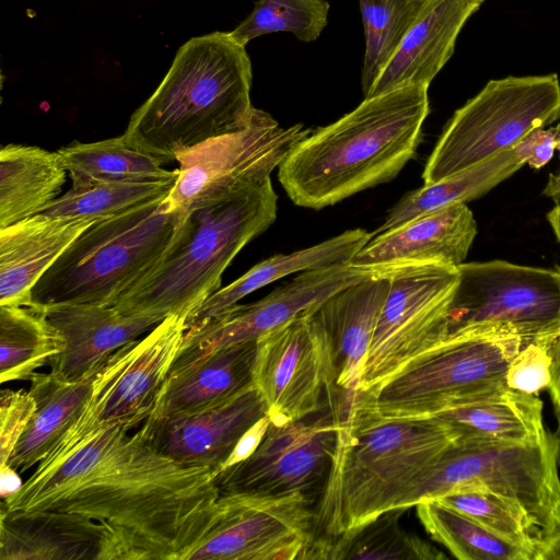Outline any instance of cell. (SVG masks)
Segmentation results:
<instances>
[{"mask_svg": "<svg viewBox=\"0 0 560 560\" xmlns=\"http://www.w3.org/2000/svg\"><path fill=\"white\" fill-rule=\"evenodd\" d=\"M218 474L164 456L139 430L113 424L37 464L1 505L88 516L109 530L122 560H187L213 520Z\"/></svg>", "mask_w": 560, "mask_h": 560, "instance_id": "6da1fadb", "label": "cell"}, {"mask_svg": "<svg viewBox=\"0 0 560 560\" xmlns=\"http://www.w3.org/2000/svg\"><path fill=\"white\" fill-rule=\"evenodd\" d=\"M330 468L314 508L313 540L324 545L394 510L456 440L439 418L387 419L343 392Z\"/></svg>", "mask_w": 560, "mask_h": 560, "instance_id": "7a4b0ae2", "label": "cell"}, {"mask_svg": "<svg viewBox=\"0 0 560 560\" xmlns=\"http://www.w3.org/2000/svg\"><path fill=\"white\" fill-rule=\"evenodd\" d=\"M428 89L412 85L363 98L302 139L278 166L289 198L319 210L393 179L421 142Z\"/></svg>", "mask_w": 560, "mask_h": 560, "instance_id": "3957f363", "label": "cell"}, {"mask_svg": "<svg viewBox=\"0 0 560 560\" xmlns=\"http://www.w3.org/2000/svg\"><path fill=\"white\" fill-rule=\"evenodd\" d=\"M252 62L226 32L183 44L161 83L124 132L135 149L163 164L207 140L244 130L261 110L250 101Z\"/></svg>", "mask_w": 560, "mask_h": 560, "instance_id": "277c9868", "label": "cell"}, {"mask_svg": "<svg viewBox=\"0 0 560 560\" xmlns=\"http://www.w3.org/2000/svg\"><path fill=\"white\" fill-rule=\"evenodd\" d=\"M277 201L270 176H265L218 202L187 210L172 246L113 306L162 318L189 314L220 289L238 252L276 221Z\"/></svg>", "mask_w": 560, "mask_h": 560, "instance_id": "5b68a950", "label": "cell"}, {"mask_svg": "<svg viewBox=\"0 0 560 560\" xmlns=\"http://www.w3.org/2000/svg\"><path fill=\"white\" fill-rule=\"evenodd\" d=\"M165 198L95 221L35 283L28 307L113 306L155 267L182 230L187 211L171 209Z\"/></svg>", "mask_w": 560, "mask_h": 560, "instance_id": "8992f818", "label": "cell"}, {"mask_svg": "<svg viewBox=\"0 0 560 560\" xmlns=\"http://www.w3.org/2000/svg\"><path fill=\"white\" fill-rule=\"evenodd\" d=\"M525 342L521 336L497 331L448 337L381 384L358 390L383 418L432 417L508 388L506 369Z\"/></svg>", "mask_w": 560, "mask_h": 560, "instance_id": "52a82bcc", "label": "cell"}, {"mask_svg": "<svg viewBox=\"0 0 560 560\" xmlns=\"http://www.w3.org/2000/svg\"><path fill=\"white\" fill-rule=\"evenodd\" d=\"M559 457L560 436L550 432L534 444L455 441L395 509L464 489H486L520 503L539 539L550 530L560 501Z\"/></svg>", "mask_w": 560, "mask_h": 560, "instance_id": "ba28073f", "label": "cell"}, {"mask_svg": "<svg viewBox=\"0 0 560 560\" xmlns=\"http://www.w3.org/2000/svg\"><path fill=\"white\" fill-rule=\"evenodd\" d=\"M560 118L557 73L493 79L456 109L423 168L435 183L516 147Z\"/></svg>", "mask_w": 560, "mask_h": 560, "instance_id": "9c48e42d", "label": "cell"}, {"mask_svg": "<svg viewBox=\"0 0 560 560\" xmlns=\"http://www.w3.org/2000/svg\"><path fill=\"white\" fill-rule=\"evenodd\" d=\"M446 313V338L506 332L525 341L560 332V270L505 260L463 262Z\"/></svg>", "mask_w": 560, "mask_h": 560, "instance_id": "30bf717a", "label": "cell"}, {"mask_svg": "<svg viewBox=\"0 0 560 560\" xmlns=\"http://www.w3.org/2000/svg\"><path fill=\"white\" fill-rule=\"evenodd\" d=\"M188 313L165 317L150 332L117 349L95 373L81 413L40 462L51 463L89 435L113 424L140 428L151 416L186 332ZM39 464V463H38Z\"/></svg>", "mask_w": 560, "mask_h": 560, "instance_id": "8fae6325", "label": "cell"}, {"mask_svg": "<svg viewBox=\"0 0 560 560\" xmlns=\"http://www.w3.org/2000/svg\"><path fill=\"white\" fill-rule=\"evenodd\" d=\"M389 268V290L369 348L360 390H369L446 339V313L458 268L419 264Z\"/></svg>", "mask_w": 560, "mask_h": 560, "instance_id": "7c38bea8", "label": "cell"}, {"mask_svg": "<svg viewBox=\"0 0 560 560\" xmlns=\"http://www.w3.org/2000/svg\"><path fill=\"white\" fill-rule=\"evenodd\" d=\"M311 132L303 124L281 127L261 110L248 128L207 140L179 155V175L165 199L171 209L183 211L218 202L270 176Z\"/></svg>", "mask_w": 560, "mask_h": 560, "instance_id": "4fadbf2b", "label": "cell"}, {"mask_svg": "<svg viewBox=\"0 0 560 560\" xmlns=\"http://www.w3.org/2000/svg\"><path fill=\"white\" fill-rule=\"evenodd\" d=\"M312 503L300 493L220 494L210 527L187 560L303 559L313 540Z\"/></svg>", "mask_w": 560, "mask_h": 560, "instance_id": "5bb4252c", "label": "cell"}, {"mask_svg": "<svg viewBox=\"0 0 560 560\" xmlns=\"http://www.w3.org/2000/svg\"><path fill=\"white\" fill-rule=\"evenodd\" d=\"M387 268L352 262L300 272L289 282L250 304H235L203 326L186 330L170 374L186 370L214 351L254 340L291 319L307 314L334 293L351 284L386 277Z\"/></svg>", "mask_w": 560, "mask_h": 560, "instance_id": "9a60e30c", "label": "cell"}, {"mask_svg": "<svg viewBox=\"0 0 560 560\" xmlns=\"http://www.w3.org/2000/svg\"><path fill=\"white\" fill-rule=\"evenodd\" d=\"M338 425L339 411L314 421L302 419L281 425L270 421L257 450L217 475L220 494L300 493L314 500L328 476Z\"/></svg>", "mask_w": 560, "mask_h": 560, "instance_id": "2e32d148", "label": "cell"}, {"mask_svg": "<svg viewBox=\"0 0 560 560\" xmlns=\"http://www.w3.org/2000/svg\"><path fill=\"white\" fill-rule=\"evenodd\" d=\"M254 385L275 424L306 419L334 388L326 346L308 313L257 338Z\"/></svg>", "mask_w": 560, "mask_h": 560, "instance_id": "e0dca14e", "label": "cell"}, {"mask_svg": "<svg viewBox=\"0 0 560 560\" xmlns=\"http://www.w3.org/2000/svg\"><path fill=\"white\" fill-rule=\"evenodd\" d=\"M268 415L255 385L191 413L147 419L138 429L159 453L188 466L220 469L240 438Z\"/></svg>", "mask_w": 560, "mask_h": 560, "instance_id": "ac0fdd59", "label": "cell"}, {"mask_svg": "<svg viewBox=\"0 0 560 560\" xmlns=\"http://www.w3.org/2000/svg\"><path fill=\"white\" fill-rule=\"evenodd\" d=\"M0 560H122L98 522L56 510H14L1 505Z\"/></svg>", "mask_w": 560, "mask_h": 560, "instance_id": "d6986e66", "label": "cell"}, {"mask_svg": "<svg viewBox=\"0 0 560 560\" xmlns=\"http://www.w3.org/2000/svg\"><path fill=\"white\" fill-rule=\"evenodd\" d=\"M61 335L65 347L49 362L50 372L78 381L97 372L117 349L154 328L164 318L120 313L114 306L56 304L40 308Z\"/></svg>", "mask_w": 560, "mask_h": 560, "instance_id": "ffe728a7", "label": "cell"}, {"mask_svg": "<svg viewBox=\"0 0 560 560\" xmlns=\"http://www.w3.org/2000/svg\"><path fill=\"white\" fill-rule=\"evenodd\" d=\"M388 290V276L368 279L334 293L308 313L326 346L334 387L359 388Z\"/></svg>", "mask_w": 560, "mask_h": 560, "instance_id": "44dd1931", "label": "cell"}, {"mask_svg": "<svg viewBox=\"0 0 560 560\" xmlns=\"http://www.w3.org/2000/svg\"><path fill=\"white\" fill-rule=\"evenodd\" d=\"M476 234L474 214L466 203H460L373 234L351 262L377 268L419 264L457 267L464 262Z\"/></svg>", "mask_w": 560, "mask_h": 560, "instance_id": "7402d4cb", "label": "cell"}, {"mask_svg": "<svg viewBox=\"0 0 560 560\" xmlns=\"http://www.w3.org/2000/svg\"><path fill=\"white\" fill-rule=\"evenodd\" d=\"M483 3L485 0H424L368 97L412 85L429 88L453 56L460 31Z\"/></svg>", "mask_w": 560, "mask_h": 560, "instance_id": "603a6c76", "label": "cell"}, {"mask_svg": "<svg viewBox=\"0 0 560 560\" xmlns=\"http://www.w3.org/2000/svg\"><path fill=\"white\" fill-rule=\"evenodd\" d=\"M97 220L36 214L0 229V306H31L35 283Z\"/></svg>", "mask_w": 560, "mask_h": 560, "instance_id": "cb8c5ba5", "label": "cell"}, {"mask_svg": "<svg viewBox=\"0 0 560 560\" xmlns=\"http://www.w3.org/2000/svg\"><path fill=\"white\" fill-rule=\"evenodd\" d=\"M257 339L221 348L167 376L148 419H163L220 404L254 385Z\"/></svg>", "mask_w": 560, "mask_h": 560, "instance_id": "d4e9b609", "label": "cell"}, {"mask_svg": "<svg viewBox=\"0 0 560 560\" xmlns=\"http://www.w3.org/2000/svg\"><path fill=\"white\" fill-rule=\"evenodd\" d=\"M372 236L365 230L353 229L311 247L277 254L260 261L191 311L186 318V330L203 326L246 295L285 276L350 264Z\"/></svg>", "mask_w": 560, "mask_h": 560, "instance_id": "484cf974", "label": "cell"}, {"mask_svg": "<svg viewBox=\"0 0 560 560\" xmlns=\"http://www.w3.org/2000/svg\"><path fill=\"white\" fill-rule=\"evenodd\" d=\"M542 406L537 395L503 388L434 417L453 429L456 441L534 444L549 434Z\"/></svg>", "mask_w": 560, "mask_h": 560, "instance_id": "4316f807", "label": "cell"}, {"mask_svg": "<svg viewBox=\"0 0 560 560\" xmlns=\"http://www.w3.org/2000/svg\"><path fill=\"white\" fill-rule=\"evenodd\" d=\"M95 373L78 381H66L51 372L32 376L28 392L35 399L36 409L8 465L22 474L51 452L81 413L90 397Z\"/></svg>", "mask_w": 560, "mask_h": 560, "instance_id": "83f0119b", "label": "cell"}, {"mask_svg": "<svg viewBox=\"0 0 560 560\" xmlns=\"http://www.w3.org/2000/svg\"><path fill=\"white\" fill-rule=\"evenodd\" d=\"M67 168L58 153L35 145L0 150V229L43 211L57 199Z\"/></svg>", "mask_w": 560, "mask_h": 560, "instance_id": "f1b7e54d", "label": "cell"}, {"mask_svg": "<svg viewBox=\"0 0 560 560\" xmlns=\"http://www.w3.org/2000/svg\"><path fill=\"white\" fill-rule=\"evenodd\" d=\"M524 164L525 158L514 147L454 175L424 184L401 197L372 234L386 232L427 213L479 198Z\"/></svg>", "mask_w": 560, "mask_h": 560, "instance_id": "f546056e", "label": "cell"}, {"mask_svg": "<svg viewBox=\"0 0 560 560\" xmlns=\"http://www.w3.org/2000/svg\"><path fill=\"white\" fill-rule=\"evenodd\" d=\"M72 182L82 188L101 182H175L179 170L131 147L121 135L96 142H72L58 150Z\"/></svg>", "mask_w": 560, "mask_h": 560, "instance_id": "4dcf8cb0", "label": "cell"}, {"mask_svg": "<svg viewBox=\"0 0 560 560\" xmlns=\"http://www.w3.org/2000/svg\"><path fill=\"white\" fill-rule=\"evenodd\" d=\"M405 509L387 511L324 545L307 549L304 559L441 560L447 557L420 536L405 530Z\"/></svg>", "mask_w": 560, "mask_h": 560, "instance_id": "1f68e13d", "label": "cell"}, {"mask_svg": "<svg viewBox=\"0 0 560 560\" xmlns=\"http://www.w3.org/2000/svg\"><path fill=\"white\" fill-rule=\"evenodd\" d=\"M65 347L58 330L33 307L0 306V381L31 380Z\"/></svg>", "mask_w": 560, "mask_h": 560, "instance_id": "d6a6232c", "label": "cell"}, {"mask_svg": "<svg viewBox=\"0 0 560 560\" xmlns=\"http://www.w3.org/2000/svg\"><path fill=\"white\" fill-rule=\"evenodd\" d=\"M428 535L459 560H534V551L489 530L436 499L415 505Z\"/></svg>", "mask_w": 560, "mask_h": 560, "instance_id": "836d02e7", "label": "cell"}, {"mask_svg": "<svg viewBox=\"0 0 560 560\" xmlns=\"http://www.w3.org/2000/svg\"><path fill=\"white\" fill-rule=\"evenodd\" d=\"M358 1L365 35L361 77L365 98L395 55L424 0Z\"/></svg>", "mask_w": 560, "mask_h": 560, "instance_id": "e575fe53", "label": "cell"}, {"mask_svg": "<svg viewBox=\"0 0 560 560\" xmlns=\"http://www.w3.org/2000/svg\"><path fill=\"white\" fill-rule=\"evenodd\" d=\"M175 182H101L88 187L71 188L38 214L104 219L165 198Z\"/></svg>", "mask_w": 560, "mask_h": 560, "instance_id": "d590c367", "label": "cell"}, {"mask_svg": "<svg viewBox=\"0 0 560 560\" xmlns=\"http://www.w3.org/2000/svg\"><path fill=\"white\" fill-rule=\"evenodd\" d=\"M327 0H258L253 11L233 31L243 46L261 35L290 32L304 43L316 40L328 23Z\"/></svg>", "mask_w": 560, "mask_h": 560, "instance_id": "8d00e7d4", "label": "cell"}, {"mask_svg": "<svg viewBox=\"0 0 560 560\" xmlns=\"http://www.w3.org/2000/svg\"><path fill=\"white\" fill-rule=\"evenodd\" d=\"M436 500L466 514L498 536L532 549L535 558L537 529L516 501L480 488L464 489Z\"/></svg>", "mask_w": 560, "mask_h": 560, "instance_id": "74e56055", "label": "cell"}, {"mask_svg": "<svg viewBox=\"0 0 560 560\" xmlns=\"http://www.w3.org/2000/svg\"><path fill=\"white\" fill-rule=\"evenodd\" d=\"M550 368L547 339L527 341L511 360L505 372V385L513 390L537 395L549 387Z\"/></svg>", "mask_w": 560, "mask_h": 560, "instance_id": "f35d334b", "label": "cell"}, {"mask_svg": "<svg viewBox=\"0 0 560 560\" xmlns=\"http://www.w3.org/2000/svg\"><path fill=\"white\" fill-rule=\"evenodd\" d=\"M36 402L24 389H2L0 393V465L7 464L18 441L24 433Z\"/></svg>", "mask_w": 560, "mask_h": 560, "instance_id": "ab89813d", "label": "cell"}, {"mask_svg": "<svg viewBox=\"0 0 560 560\" xmlns=\"http://www.w3.org/2000/svg\"><path fill=\"white\" fill-rule=\"evenodd\" d=\"M560 140V124L549 128H537L527 135L516 149L533 168L545 166L553 156Z\"/></svg>", "mask_w": 560, "mask_h": 560, "instance_id": "60d3db41", "label": "cell"}, {"mask_svg": "<svg viewBox=\"0 0 560 560\" xmlns=\"http://www.w3.org/2000/svg\"><path fill=\"white\" fill-rule=\"evenodd\" d=\"M270 424L268 415L254 423L237 441L226 460L222 464L219 472L248 458L260 444Z\"/></svg>", "mask_w": 560, "mask_h": 560, "instance_id": "b9f144b4", "label": "cell"}, {"mask_svg": "<svg viewBox=\"0 0 560 560\" xmlns=\"http://www.w3.org/2000/svg\"><path fill=\"white\" fill-rule=\"evenodd\" d=\"M547 341L551 358V378L548 390L558 420V431L556 433L560 436V335L549 338Z\"/></svg>", "mask_w": 560, "mask_h": 560, "instance_id": "7bdbcfd3", "label": "cell"}, {"mask_svg": "<svg viewBox=\"0 0 560 560\" xmlns=\"http://www.w3.org/2000/svg\"><path fill=\"white\" fill-rule=\"evenodd\" d=\"M534 560H560V501L550 530L537 540Z\"/></svg>", "mask_w": 560, "mask_h": 560, "instance_id": "ee69618b", "label": "cell"}, {"mask_svg": "<svg viewBox=\"0 0 560 560\" xmlns=\"http://www.w3.org/2000/svg\"><path fill=\"white\" fill-rule=\"evenodd\" d=\"M23 483L18 470L8 464L0 465V495L2 501L15 494Z\"/></svg>", "mask_w": 560, "mask_h": 560, "instance_id": "f6af8a7d", "label": "cell"}, {"mask_svg": "<svg viewBox=\"0 0 560 560\" xmlns=\"http://www.w3.org/2000/svg\"><path fill=\"white\" fill-rule=\"evenodd\" d=\"M542 194L553 200L556 203L560 202V175L557 173L550 174Z\"/></svg>", "mask_w": 560, "mask_h": 560, "instance_id": "bcb514c9", "label": "cell"}, {"mask_svg": "<svg viewBox=\"0 0 560 560\" xmlns=\"http://www.w3.org/2000/svg\"><path fill=\"white\" fill-rule=\"evenodd\" d=\"M547 220L560 243V202L547 213Z\"/></svg>", "mask_w": 560, "mask_h": 560, "instance_id": "7dc6e473", "label": "cell"}, {"mask_svg": "<svg viewBox=\"0 0 560 560\" xmlns=\"http://www.w3.org/2000/svg\"><path fill=\"white\" fill-rule=\"evenodd\" d=\"M557 150L559 151V160H560V140H559V142L557 144ZM557 174L560 175V170L557 172Z\"/></svg>", "mask_w": 560, "mask_h": 560, "instance_id": "c3c4849f", "label": "cell"}, {"mask_svg": "<svg viewBox=\"0 0 560 560\" xmlns=\"http://www.w3.org/2000/svg\"><path fill=\"white\" fill-rule=\"evenodd\" d=\"M558 269L560 270V267ZM558 335H560V332Z\"/></svg>", "mask_w": 560, "mask_h": 560, "instance_id": "681fc988", "label": "cell"}]
</instances>
